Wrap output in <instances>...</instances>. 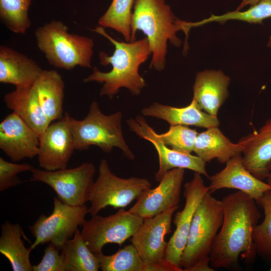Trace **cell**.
Returning a JSON list of instances; mask_svg holds the SVG:
<instances>
[{"label": "cell", "instance_id": "30", "mask_svg": "<svg viewBox=\"0 0 271 271\" xmlns=\"http://www.w3.org/2000/svg\"><path fill=\"white\" fill-rule=\"evenodd\" d=\"M263 209L264 218L254 228L252 239L256 254L263 259H271V190L256 201Z\"/></svg>", "mask_w": 271, "mask_h": 271}, {"label": "cell", "instance_id": "12", "mask_svg": "<svg viewBox=\"0 0 271 271\" xmlns=\"http://www.w3.org/2000/svg\"><path fill=\"white\" fill-rule=\"evenodd\" d=\"M184 174L185 169L182 168L168 171L158 186L144 191L127 211L144 219L170 209L178 208Z\"/></svg>", "mask_w": 271, "mask_h": 271}, {"label": "cell", "instance_id": "31", "mask_svg": "<svg viewBox=\"0 0 271 271\" xmlns=\"http://www.w3.org/2000/svg\"><path fill=\"white\" fill-rule=\"evenodd\" d=\"M271 18V0H260L248 10L240 12H229L220 16L212 15L207 19L201 21L191 23V27L202 26L210 22L224 23L228 20H239L250 23H261L267 18Z\"/></svg>", "mask_w": 271, "mask_h": 271}, {"label": "cell", "instance_id": "35", "mask_svg": "<svg viewBox=\"0 0 271 271\" xmlns=\"http://www.w3.org/2000/svg\"><path fill=\"white\" fill-rule=\"evenodd\" d=\"M145 271H183V269L165 259L155 263L146 264Z\"/></svg>", "mask_w": 271, "mask_h": 271}, {"label": "cell", "instance_id": "14", "mask_svg": "<svg viewBox=\"0 0 271 271\" xmlns=\"http://www.w3.org/2000/svg\"><path fill=\"white\" fill-rule=\"evenodd\" d=\"M68 114L65 112L62 119L51 123L40 138L38 161L44 170L55 171L67 167L75 150Z\"/></svg>", "mask_w": 271, "mask_h": 271}, {"label": "cell", "instance_id": "23", "mask_svg": "<svg viewBox=\"0 0 271 271\" xmlns=\"http://www.w3.org/2000/svg\"><path fill=\"white\" fill-rule=\"evenodd\" d=\"M64 86L62 76L54 70H43L33 86L45 114L51 122L64 116Z\"/></svg>", "mask_w": 271, "mask_h": 271}, {"label": "cell", "instance_id": "26", "mask_svg": "<svg viewBox=\"0 0 271 271\" xmlns=\"http://www.w3.org/2000/svg\"><path fill=\"white\" fill-rule=\"evenodd\" d=\"M61 250L63 271H97L100 268L96 256L88 248L78 229Z\"/></svg>", "mask_w": 271, "mask_h": 271}, {"label": "cell", "instance_id": "5", "mask_svg": "<svg viewBox=\"0 0 271 271\" xmlns=\"http://www.w3.org/2000/svg\"><path fill=\"white\" fill-rule=\"evenodd\" d=\"M68 31L67 26L60 21L45 23L35 32L38 48L55 68L67 70L77 66L91 68L93 39Z\"/></svg>", "mask_w": 271, "mask_h": 271}, {"label": "cell", "instance_id": "13", "mask_svg": "<svg viewBox=\"0 0 271 271\" xmlns=\"http://www.w3.org/2000/svg\"><path fill=\"white\" fill-rule=\"evenodd\" d=\"M130 129L140 137L149 141L157 151L159 168L155 174L156 181L159 182L164 175L174 168L187 169L209 178L206 170V163L197 156L178 152L169 148L158 137L157 133L141 115L127 120Z\"/></svg>", "mask_w": 271, "mask_h": 271}, {"label": "cell", "instance_id": "8", "mask_svg": "<svg viewBox=\"0 0 271 271\" xmlns=\"http://www.w3.org/2000/svg\"><path fill=\"white\" fill-rule=\"evenodd\" d=\"M85 205L71 206L54 198V208L51 214H41L36 222L29 226L35 240L31 245L33 250L41 244L50 242L61 250L74 235L79 225H82L88 213Z\"/></svg>", "mask_w": 271, "mask_h": 271}, {"label": "cell", "instance_id": "17", "mask_svg": "<svg viewBox=\"0 0 271 271\" xmlns=\"http://www.w3.org/2000/svg\"><path fill=\"white\" fill-rule=\"evenodd\" d=\"M225 168L209 177L208 186L212 194L222 189L238 190L256 202L271 186L254 176L244 166L241 154L231 158L226 163Z\"/></svg>", "mask_w": 271, "mask_h": 271}, {"label": "cell", "instance_id": "16", "mask_svg": "<svg viewBox=\"0 0 271 271\" xmlns=\"http://www.w3.org/2000/svg\"><path fill=\"white\" fill-rule=\"evenodd\" d=\"M40 138L16 112L8 115L0 123V149L13 162L37 156Z\"/></svg>", "mask_w": 271, "mask_h": 271}, {"label": "cell", "instance_id": "10", "mask_svg": "<svg viewBox=\"0 0 271 271\" xmlns=\"http://www.w3.org/2000/svg\"><path fill=\"white\" fill-rule=\"evenodd\" d=\"M82 223L81 235L90 250L94 254L102 253L103 246L113 243L121 246L137 231L144 219L123 208L106 217L92 216Z\"/></svg>", "mask_w": 271, "mask_h": 271}, {"label": "cell", "instance_id": "28", "mask_svg": "<svg viewBox=\"0 0 271 271\" xmlns=\"http://www.w3.org/2000/svg\"><path fill=\"white\" fill-rule=\"evenodd\" d=\"M95 255L103 271H145L146 263L132 244L110 255L102 252Z\"/></svg>", "mask_w": 271, "mask_h": 271}, {"label": "cell", "instance_id": "25", "mask_svg": "<svg viewBox=\"0 0 271 271\" xmlns=\"http://www.w3.org/2000/svg\"><path fill=\"white\" fill-rule=\"evenodd\" d=\"M21 226L5 221L1 225L0 252L10 261L14 271H33L30 259L31 247L26 248L22 239Z\"/></svg>", "mask_w": 271, "mask_h": 271}, {"label": "cell", "instance_id": "9", "mask_svg": "<svg viewBox=\"0 0 271 271\" xmlns=\"http://www.w3.org/2000/svg\"><path fill=\"white\" fill-rule=\"evenodd\" d=\"M31 172L30 181H39L49 185L64 203L80 206L89 201L96 168L93 163H84L75 168L55 171L34 167Z\"/></svg>", "mask_w": 271, "mask_h": 271}, {"label": "cell", "instance_id": "19", "mask_svg": "<svg viewBox=\"0 0 271 271\" xmlns=\"http://www.w3.org/2000/svg\"><path fill=\"white\" fill-rule=\"evenodd\" d=\"M230 81L229 77L220 70L199 72L193 86V98L202 110L217 116L219 108L229 96Z\"/></svg>", "mask_w": 271, "mask_h": 271}, {"label": "cell", "instance_id": "20", "mask_svg": "<svg viewBox=\"0 0 271 271\" xmlns=\"http://www.w3.org/2000/svg\"><path fill=\"white\" fill-rule=\"evenodd\" d=\"M43 70L32 58L4 45L0 46V82L16 87L33 86Z\"/></svg>", "mask_w": 271, "mask_h": 271}, {"label": "cell", "instance_id": "7", "mask_svg": "<svg viewBox=\"0 0 271 271\" xmlns=\"http://www.w3.org/2000/svg\"><path fill=\"white\" fill-rule=\"evenodd\" d=\"M151 187V183L145 178L117 177L111 171L107 160L102 159L97 178L90 191L88 213L91 216L95 215L107 206L124 208Z\"/></svg>", "mask_w": 271, "mask_h": 271}, {"label": "cell", "instance_id": "22", "mask_svg": "<svg viewBox=\"0 0 271 271\" xmlns=\"http://www.w3.org/2000/svg\"><path fill=\"white\" fill-rule=\"evenodd\" d=\"M7 107L18 114L40 138L51 121L45 114L33 86L16 87L6 94Z\"/></svg>", "mask_w": 271, "mask_h": 271}, {"label": "cell", "instance_id": "15", "mask_svg": "<svg viewBox=\"0 0 271 271\" xmlns=\"http://www.w3.org/2000/svg\"><path fill=\"white\" fill-rule=\"evenodd\" d=\"M178 208L165 211L152 218L144 219L131 241L146 264L165 259L168 242L165 236L171 232L172 216Z\"/></svg>", "mask_w": 271, "mask_h": 271}, {"label": "cell", "instance_id": "24", "mask_svg": "<svg viewBox=\"0 0 271 271\" xmlns=\"http://www.w3.org/2000/svg\"><path fill=\"white\" fill-rule=\"evenodd\" d=\"M193 152L205 163L214 159L226 163L233 157L242 153V147L233 143L219 129L213 126L198 134Z\"/></svg>", "mask_w": 271, "mask_h": 271}, {"label": "cell", "instance_id": "39", "mask_svg": "<svg viewBox=\"0 0 271 271\" xmlns=\"http://www.w3.org/2000/svg\"><path fill=\"white\" fill-rule=\"evenodd\" d=\"M269 271H271V267H270V268L269 269Z\"/></svg>", "mask_w": 271, "mask_h": 271}, {"label": "cell", "instance_id": "33", "mask_svg": "<svg viewBox=\"0 0 271 271\" xmlns=\"http://www.w3.org/2000/svg\"><path fill=\"white\" fill-rule=\"evenodd\" d=\"M34 167L28 163L17 164L0 157V191L20 185L23 182L18 176L20 173L29 171Z\"/></svg>", "mask_w": 271, "mask_h": 271}, {"label": "cell", "instance_id": "2", "mask_svg": "<svg viewBox=\"0 0 271 271\" xmlns=\"http://www.w3.org/2000/svg\"><path fill=\"white\" fill-rule=\"evenodd\" d=\"M104 28L99 26L91 31L103 36L114 45L112 56L103 51L99 53L100 64L104 66L110 64L112 68L109 72H103L94 67L92 73L83 79V83L95 81L103 84L100 95L110 99L122 87L127 88L133 95H140L146 84L139 74V67L152 54L147 38L127 43L117 41Z\"/></svg>", "mask_w": 271, "mask_h": 271}, {"label": "cell", "instance_id": "38", "mask_svg": "<svg viewBox=\"0 0 271 271\" xmlns=\"http://www.w3.org/2000/svg\"><path fill=\"white\" fill-rule=\"evenodd\" d=\"M268 45H269V46H271V39H270V40H269V41Z\"/></svg>", "mask_w": 271, "mask_h": 271}, {"label": "cell", "instance_id": "6", "mask_svg": "<svg viewBox=\"0 0 271 271\" xmlns=\"http://www.w3.org/2000/svg\"><path fill=\"white\" fill-rule=\"evenodd\" d=\"M122 112L118 111L106 115L96 101L89 106L88 113L83 119L77 120L68 114V121L74 141L75 150L83 151L96 146L105 153L114 148L120 149L129 160L135 156L125 142L121 128Z\"/></svg>", "mask_w": 271, "mask_h": 271}, {"label": "cell", "instance_id": "37", "mask_svg": "<svg viewBox=\"0 0 271 271\" xmlns=\"http://www.w3.org/2000/svg\"><path fill=\"white\" fill-rule=\"evenodd\" d=\"M267 183L271 186V162L268 166V173L266 178Z\"/></svg>", "mask_w": 271, "mask_h": 271}, {"label": "cell", "instance_id": "29", "mask_svg": "<svg viewBox=\"0 0 271 271\" xmlns=\"http://www.w3.org/2000/svg\"><path fill=\"white\" fill-rule=\"evenodd\" d=\"M31 0H0V18L12 32L24 35L31 26L28 11Z\"/></svg>", "mask_w": 271, "mask_h": 271}, {"label": "cell", "instance_id": "11", "mask_svg": "<svg viewBox=\"0 0 271 271\" xmlns=\"http://www.w3.org/2000/svg\"><path fill=\"white\" fill-rule=\"evenodd\" d=\"M183 192L185 204L183 209L175 215L176 227L168 242L165 259L180 267V259L185 247L195 212L205 194L209 191L204 185L201 174L195 172L193 179L185 184Z\"/></svg>", "mask_w": 271, "mask_h": 271}, {"label": "cell", "instance_id": "36", "mask_svg": "<svg viewBox=\"0 0 271 271\" xmlns=\"http://www.w3.org/2000/svg\"><path fill=\"white\" fill-rule=\"evenodd\" d=\"M260 0H242L240 5L238 6L236 11H240L244 7L249 5L250 6H253L257 4Z\"/></svg>", "mask_w": 271, "mask_h": 271}, {"label": "cell", "instance_id": "32", "mask_svg": "<svg viewBox=\"0 0 271 271\" xmlns=\"http://www.w3.org/2000/svg\"><path fill=\"white\" fill-rule=\"evenodd\" d=\"M199 133L186 125H170L166 132L158 134L160 140L172 149L183 153L193 152L195 142Z\"/></svg>", "mask_w": 271, "mask_h": 271}, {"label": "cell", "instance_id": "4", "mask_svg": "<svg viewBox=\"0 0 271 271\" xmlns=\"http://www.w3.org/2000/svg\"><path fill=\"white\" fill-rule=\"evenodd\" d=\"M223 221L222 201L208 191L198 206L180 259L184 271H213L210 254Z\"/></svg>", "mask_w": 271, "mask_h": 271}, {"label": "cell", "instance_id": "3", "mask_svg": "<svg viewBox=\"0 0 271 271\" xmlns=\"http://www.w3.org/2000/svg\"><path fill=\"white\" fill-rule=\"evenodd\" d=\"M131 26L130 42L136 40L138 30L146 35L152 54L150 67L158 71L165 66L168 41L180 47L176 33L183 31L187 40L190 30L188 22L177 18L165 0H136Z\"/></svg>", "mask_w": 271, "mask_h": 271}, {"label": "cell", "instance_id": "18", "mask_svg": "<svg viewBox=\"0 0 271 271\" xmlns=\"http://www.w3.org/2000/svg\"><path fill=\"white\" fill-rule=\"evenodd\" d=\"M238 143L245 168L257 179H266L271 162V118L257 131L243 137Z\"/></svg>", "mask_w": 271, "mask_h": 271}, {"label": "cell", "instance_id": "1", "mask_svg": "<svg viewBox=\"0 0 271 271\" xmlns=\"http://www.w3.org/2000/svg\"><path fill=\"white\" fill-rule=\"evenodd\" d=\"M255 202L239 191L222 199L223 221L210 254L213 268L236 267L240 256L248 261L254 258L252 233L261 216Z\"/></svg>", "mask_w": 271, "mask_h": 271}, {"label": "cell", "instance_id": "21", "mask_svg": "<svg viewBox=\"0 0 271 271\" xmlns=\"http://www.w3.org/2000/svg\"><path fill=\"white\" fill-rule=\"evenodd\" d=\"M144 116L164 120L170 125H193L208 128L220 125L217 116L203 112L193 98L190 104L176 107L154 102L141 110Z\"/></svg>", "mask_w": 271, "mask_h": 271}, {"label": "cell", "instance_id": "34", "mask_svg": "<svg viewBox=\"0 0 271 271\" xmlns=\"http://www.w3.org/2000/svg\"><path fill=\"white\" fill-rule=\"evenodd\" d=\"M59 250L50 243L45 248L41 261L33 266V271H63V258Z\"/></svg>", "mask_w": 271, "mask_h": 271}, {"label": "cell", "instance_id": "27", "mask_svg": "<svg viewBox=\"0 0 271 271\" xmlns=\"http://www.w3.org/2000/svg\"><path fill=\"white\" fill-rule=\"evenodd\" d=\"M134 0H113L98 23L103 28L120 33L127 42L131 41L132 7Z\"/></svg>", "mask_w": 271, "mask_h": 271}]
</instances>
